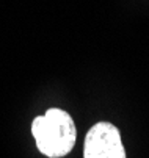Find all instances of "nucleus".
Here are the masks:
<instances>
[{
	"label": "nucleus",
	"mask_w": 149,
	"mask_h": 158,
	"mask_svg": "<svg viewBox=\"0 0 149 158\" xmlns=\"http://www.w3.org/2000/svg\"><path fill=\"white\" fill-rule=\"evenodd\" d=\"M32 135L38 150L49 158L68 155L77 141L75 124L69 113L61 108H49L46 114L35 118Z\"/></svg>",
	"instance_id": "obj_1"
},
{
	"label": "nucleus",
	"mask_w": 149,
	"mask_h": 158,
	"mask_svg": "<svg viewBox=\"0 0 149 158\" xmlns=\"http://www.w3.org/2000/svg\"><path fill=\"white\" fill-rule=\"evenodd\" d=\"M83 158H127L119 130L112 122L94 124L85 136Z\"/></svg>",
	"instance_id": "obj_2"
}]
</instances>
